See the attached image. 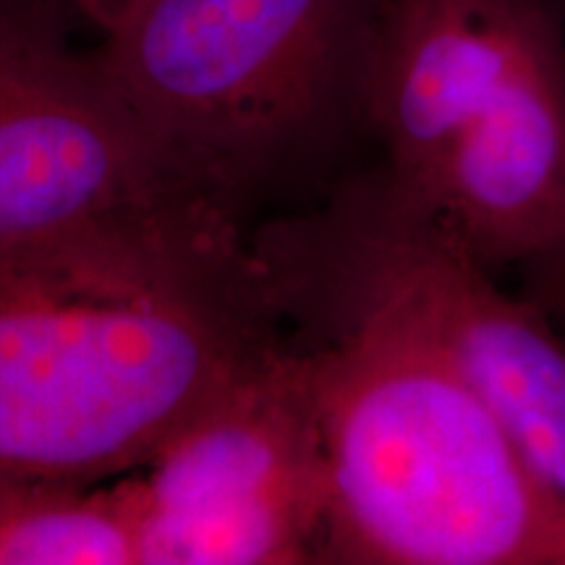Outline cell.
<instances>
[{
	"mask_svg": "<svg viewBox=\"0 0 565 565\" xmlns=\"http://www.w3.org/2000/svg\"><path fill=\"white\" fill-rule=\"evenodd\" d=\"M21 0H0V32L6 30V24H9L13 13H17Z\"/></svg>",
	"mask_w": 565,
	"mask_h": 565,
	"instance_id": "cell-12",
	"label": "cell"
},
{
	"mask_svg": "<svg viewBox=\"0 0 565 565\" xmlns=\"http://www.w3.org/2000/svg\"><path fill=\"white\" fill-rule=\"evenodd\" d=\"M181 196L210 194L175 171L97 55L71 51L53 6L21 0L0 32V246Z\"/></svg>",
	"mask_w": 565,
	"mask_h": 565,
	"instance_id": "cell-6",
	"label": "cell"
},
{
	"mask_svg": "<svg viewBox=\"0 0 565 565\" xmlns=\"http://www.w3.org/2000/svg\"><path fill=\"white\" fill-rule=\"evenodd\" d=\"M0 565H139L129 484L0 482Z\"/></svg>",
	"mask_w": 565,
	"mask_h": 565,
	"instance_id": "cell-9",
	"label": "cell"
},
{
	"mask_svg": "<svg viewBox=\"0 0 565 565\" xmlns=\"http://www.w3.org/2000/svg\"><path fill=\"white\" fill-rule=\"evenodd\" d=\"M270 291L364 303L427 338L505 433L565 521V343L385 171L252 242Z\"/></svg>",
	"mask_w": 565,
	"mask_h": 565,
	"instance_id": "cell-4",
	"label": "cell"
},
{
	"mask_svg": "<svg viewBox=\"0 0 565 565\" xmlns=\"http://www.w3.org/2000/svg\"><path fill=\"white\" fill-rule=\"evenodd\" d=\"M126 484L139 565L322 563L328 471L303 351L280 341Z\"/></svg>",
	"mask_w": 565,
	"mask_h": 565,
	"instance_id": "cell-5",
	"label": "cell"
},
{
	"mask_svg": "<svg viewBox=\"0 0 565 565\" xmlns=\"http://www.w3.org/2000/svg\"><path fill=\"white\" fill-rule=\"evenodd\" d=\"M228 204L0 246V482L139 469L280 343Z\"/></svg>",
	"mask_w": 565,
	"mask_h": 565,
	"instance_id": "cell-1",
	"label": "cell"
},
{
	"mask_svg": "<svg viewBox=\"0 0 565 565\" xmlns=\"http://www.w3.org/2000/svg\"><path fill=\"white\" fill-rule=\"evenodd\" d=\"M401 189L490 270L524 267L561 246L565 32L529 55L498 97L450 141L433 171Z\"/></svg>",
	"mask_w": 565,
	"mask_h": 565,
	"instance_id": "cell-8",
	"label": "cell"
},
{
	"mask_svg": "<svg viewBox=\"0 0 565 565\" xmlns=\"http://www.w3.org/2000/svg\"><path fill=\"white\" fill-rule=\"evenodd\" d=\"M312 372L322 563L565 565V521L498 416L427 338L333 296L270 291Z\"/></svg>",
	"mask_w": 565,
	"mask_h": 565,
	"instance_id": "cell-2",
	"label": "cell"
},
{
	"mask_svg": "<svg viewBox=\"0 0 565 565\" xmlns=\"http://www.w3.org/2000/svg\"><path fill=\"white\" fill-rule=\"evenodd\" d=\"M529 278V299L540 303L553 322L565 328V242L545 257L524 265Z\"/></svg>",
	"mask_w": 565,
	"mask_h": 565,
	"instance_id": "cell-10",
	"label": "cell"
},
{
	"mask_svg": "<svg viewBox=\"0 0 565 565\" xmlns=\"http://www.w3.org/2000/svg\"><path fill=\"white\" fill-rule=\"evenodd\" d=\"M565 32V0H383L362 124L414 186L524 61Z\"/></svg>",
	"mask_w": 565,
	"mask_h": 565,
	"instance_id": "cell-7",
	"label": "cell"
},
{
	"mask_svg": "<svg viewBox=\"0 0 565 565\" xmlns=\"http://www.w3.org/2000/svg\"><path fill=\"white\" fill-rule=\"evenodd\" d=\"M383 0H152L97 61L173 168L228 204L362 129Z\"/></svg>",
	"mask_w": 565,
	"mask_h": 565,
	"instance_id": "cell-3",
	"label": "cell"
},
{
	"mask_svg": "<svg viewBox=\"0 0 565 565\" xmlns=\"http://www.w3.org/2000/svg\"><path fill=\"white\" fill-rule=\"evenodd\" d=\"M68 3L79 9L92 24L100 26L108 38V34L124 30L131 19H137L152 0H68Z\"/></svg>",
	"mask_w": 565,
	"mask_h": 565,
	"instance_id": "cell-11",
	"label": "cell"
}]
</instances>
